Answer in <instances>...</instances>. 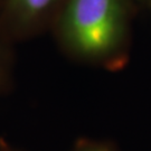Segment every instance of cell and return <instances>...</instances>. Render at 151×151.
<instances>
[{
    "label": "cell",
    "instance_id": "3957f363",
    "mask_svg": "<svg viewBox=\"0 0 151 151\" xmlns=\"http://www.w3.org/2000/svg\"><path fill=\"white\" fill-rule=\"evenodd\" d=\"M86 151H109L106 149H103V148H93V149H90V150Z\"/></svg>",
    "mask_w": 151,
    "mask_h": 151
},
{
    "label": "cell",
    "instance_id": "6da1fadb",
    "mask_svg": "<svg viewBox=\"0 0 151 151\" xmlns=\"http://www.w3.org/2000/svg\"><path fill=\"white\" fill-rule=\"evenodd\" d=\"M62 42L86 60L122 53L128 38V0H65L56 16Z\"/></svg>",
    "mask_w": 151,
    "mask_h": 151
},
{
    "label": "cell",
    "instance_id": "7a4b0ae2",
    "mask_svg": "<svg viewBox=\"0 0 151 151\" xmlns=\"http://www.w3.org/2000/svg\"><path fill=\"white\" fill-rule=\"evenodd\" d=\"M65 0H0L5 22L18 30H30L58 15Z\"/></svg>",
    "mask_w": 151,
    "mask_h": 151
},
{
    "label": "cell",
    "instance_id": "277c9868",
    "mask_svg": "<svg viewBox=\"0 0 151 151\" xmlns=\"http://www.w3.org/2000/svg\"><path fill=\"white\" fill-rule=\"evenodd\" d=\"M2 55H4V52H2L1 45H0V63H1V60H2Z\"/></svg>",
    "mask_w": 151,
    "mask_h": 151
}]
</instances>
